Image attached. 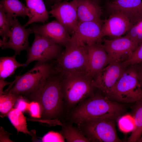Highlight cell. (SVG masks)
I'll use <instances>...</instances> for the list:
<instances>
[{
    "label": "cell",
    "mask_w": 142,
    "mask_h": 142,
    "mask_svg": "<svg viewBox=\"0 0 142 142\" xmlns=\"http://www.w3.org/2000/svg\"><path fill=\"white\" fill-rule=\"evenodd\" d=\"M48 1L51 2H53L54 3L59 2L62 1L63 0H48ZM98 2L100 0H94Z\"/></svg>",
    "instance_id": "d590c367"
},
{
    "label": "cell",
    "mask_w": 142,
    "mask_h": 142,
    "mask_svg": "<svg viewBox=\"0 0 142 142\" xmlns=\"http://www.w3.org/2000/svg\"><path fill=\"white\" fill-rule=\"evenodd\" d=\"M29 13L28 21L23 26L25 27L34 22L44 23L49 15L43 0H26Z\"/></svg>",
    "instance_id": "d6986e66"
},
{
    "label": "cell",
    "mask_w": 142,
    "mask_h": 142,
    "mask_svg": "<svg viewBox=\"0 0 142 142\" xmlns=\"http://www.w3.org/2000/svg\"><path fill=\"white\" fill-rule=\"evenodd\" d=\"M78 22H84L102 19V10L98 2L94 0H77Z\"/></svg>",
    "instance_id": "ac0fdd59"
},
{
    "label": "cell",
    "mask_w": 142,
    "mask_h": 142,
    "mask_svg": "<svg viewBox=\"0 0 142 142\" xmlns=\"http://www.w3.org/2000/svg\"><path fill=\"white\" fill-rule=\"evenodd\" d=\"M110 0H108V1H110Z\"/></svg>",
    "instance_id": "74e56055"
},
{
    "label": "cell",
    "mask_w": 142,
    "mask_h": 142,
    "mask_svg": "<svg viewBox=\"0 0 142 142\" xmlns=\"http://www.w3.org/2000/svg\"><path fill=\"white\" fill-rule=\"evenodd\" d=\"M86 46L88 57L87 73L93 78L96 74L109 64V58L101 42Z\"/></svg>",
    "instance_id": "9a60e30c"
},
{
    "label": "cell",
    "mask_w": 142,
    "mask_h": 142,
    "mask_svg": "<svg viewBox=\"0 0 142 142\" xmlns=\"http://www.w3.org/2000/svg\"><path fill=\"white\" fill-rule=\"evenodd\" d=\"M16 55L12 56L2 57L0 58V78L5 79L12 75L16 69L22 67H24V63L18 62L16 59Z\"/></svg>",
    "instance_id": "603a6c76"
},
{
    "label": "cell",
    "mask_w": 142,
    "mask_h": 142,
    "mask_svg": "<svg viewBox=\"0 0 142 142\" xmlns=\"http://www.w3.org/2000/svg\"><path fill=\"white\" fill-rule=\"evenodd\" d=\"M77 7V0L62 1L54 3L49 13L73 34L78 30Z\"/></svg>",
    "instance_id": "8fae6325"
},
{
    "label": "cell",
    "mask_w": 142,
    "mask_h": 142,
    "mask_svg": "<svg viewBox=\"0 0 142 142\" xmlns=\"http://www.w3.org/2000/svg\"><path fill=\"white\" fill-rule=\"evenodd\" d=\"M14 20V18L0 8V35L4 42L8 40Z\"/></svg>",
    "instance_id": "d4e9b609"
},
{
    "label": "cell",
    "mask_w": 142,
    "mask_h": 142,
    "mask_svg": "<svg viewBox=\"0 0 142 142\" xmlns=\"http://www.w3.org/2000/svg\"><path fill=\"white\" fill-rule=\"evenodd\" d=\"M136 65L138 78L142 90V62Z\"/></svg>",
    "instance_id": "836d02e7"
},
{
    "label": "cell",
    "mask_w": 142,
    "mask_h": 142,
    "mask_svg": "<svg viewBox=\"0 0 142 142\" xmlns=\"http://www.w3.org/2000/svg\"><path fill=\"white\" fill-rule=\"evenodd\" d=\"M19 96L11 93H4L0 95V111L1 116L3 117L7 115Z\"/></svg>",
    "instance_id": "484cf974"
},
{
    "label": "cell",
    "mask_w": 142,
    "mask_h": 142,
    "mask_svg": "<svg viewBox=\"0 0 142 142\" xmlns=\"http://www.w3.org/2000/svg\"><path fill=\"white\" fill-rule=\"evenodd\" d=\"M110 14L109 18L104 20L102 31V37L108 36L114 38L123 36L129 31L132 24L119 12H113Z\"/></svg>",
    "instance_id": "2e32d148"
},
{
    "label": "cell",
    "mask_w": 142,
    "mask_h": 142,
    "mask_svg": "<svg viewBox=\"0 0 142 142\" xmlns=\"http://www.w3.org/2000/svg\"><path fill=\"white\" fill-rule=\"evenodd\" d=\"M64 50L57 58L55 73L64 76L74 73H87L88 57L87 46L75 33L65 46Z\"/></svg>",
    "instance_id": "3957f363"
},
{
    "label": "cell",
    "mask_w": 142,
    "mask_h": 142,
    "mask_svg": "<svg viewBox=\"0 0 142 142\" xmlns=\"http://www.w3.org/2000/svg\"><path fill=\"white\" fill-rule=\"evenodd\" d=\"M142 62V43L133 53L131 56L126 60L122 63L126 67L134 65Z\"/></svg>",
    "instance_id": "f1b7e54d"
},
{
    "label": "cell",
    "mask_w": 142,
    "mask_h": 142,
    "mask_svg": "<svg viewBox=\"0 0 142 142\" xmlns=\"http://www.w3.org/2000/svg\"><path fill=\"white\" fill-rule=\"evenodd\" d=\"M123 105L103 94H95L78 103L68 113L72 123L78 125L91 120L107 118L118 119L124 112Z\"/></svg>",
    "instance_id": "6da1fadb"
},
{
    "label": "cell",
    "mask_w": 142,
    "mask_h": 142,
    "mask_svg": "<svg viewBox=\"0 0 142 142\" xmlns=\"http://www.w3.org/2000/svg\"><path fill=\"white\" fill-rule=\"evenodd\" d=\"M31 28L32 33H37L60 45L65 46L71 37L67 29L57 20L42 25H34Z\"/></svg>",
    "instance_id": "5bb4252c"
},
{
    "label": "cell",
    "mask_w": 142,
    "mask_h": 142,
    "mask_svg": "<svg viewBox=\"0 0 142 142\" xmlns=\"http://www.w3.org/2000/svg\"><path fill=\"white\" fill-rule=\"evenodd\" d=\"M106 10L110 13L119 12L126 17L133 25L142 18V0H111L105 4Z\"/></svg>",
    "instance_id": "4fadbf2b"
},
{
    "label": "cell",
    "mask_w": 142,
    "mask_h": 142,
    "mask_svg": "<svg viewBox=\"0 0 142 142\" xmlns=\"http://www.w3.org/2000/svg\"><path fill=\"white\" fill-rule=\"evenodd\" d=\"M59 133L67 142H90L80 129L70 123H63Z\"/></svg>",
    "instance_id": "cb8c5ba5"
},
{
    "label": "cell",
    "mask_w": 142,
    "mask_h": 142,
    "mask_svg": "<svg viewBox=\"0 0 142 142\" xmlns=\"http://www.w3.org/2000/svg\"><path fill=\"white\" fill-rule=\"evenodd\" d=\"M62 76L54 73L35 92L26 97L38 102L42 109L41 118L44 120L58 119L63 113L65 106L62 87Z\"/></svg>",
    "instance_id": "7a4b0ae2"
},
{
    "label": "cell",
    "mask_w": 142,
    "mask_h": 142,
    "mask_svg": "<svg viewBox=\"0 0 142 142\" xmlns=\"http://www.w3.org/2000/svg\"><path fill=\"white\" fill-rule=\"evenodd\" d=\"M55 67L47 62H37L31 69L23 75H16L4 93H11L26 97L41 88L47 79L55 73Z\"/></svg>",
    "instance_id": "277c9868"
},
{
    "label": "cell",
    "mask_w": 142,
    "mask_h": 142,
    "mask_svg": "<svg viewBox=\"0 0 142 142\" xmlns=\"http://www.w3.org/2000/svg\"><path fill=\"white\" fill-rule=\"evenodd\" d=\"M28 111L32 117L38 118H41V108L40 104L38 102L33 101L29 103Z\"/></svg>",
    "instance_id": "f546056e"
},
{
    "label": "cell",
    "mask_w": 142,
    "mask_h": 142,
    "mask_svg": "<svg viewBox=\"0 0 142 142\" xmlns=\"http://www.w3.org/2000/svg\"><path fill=\"white\" fill-rule=\"evenodd\" d=\"M135 103L132 109L134 126L128 139L129 142H137L142 135V98Z\"/></svg>",
    "instance_id": "44dd1931"
},
{
    "label": "cell",
    "mask_w": 142,
    "mask_h": 142,
    "mask_svg": "<svg viewBox=\"0 0 142 142\" xmlns=\"http://www.w3.org/2000/svg\"><path fill=\"white\" fill-rule=\"evenodd\" d=\"M32 33L31 28H26L16 18H14L9 40L4 42L1 39L0 46L2 49H11L14 51L15 54L19 55L22 51L25 50L27 51L29 49L28 37Z\"/></svg>",
    "instance_id": "7c38bea8"
},
{
    "label": "cell",
    "mask_w": 142,
    "mask_h": 142,
    "mask_svg": "<svg viewBox=\"0 0 142 142\" xmlns=\"http://www.w3.org/2000/svg\"><path fill=\"white\" fill-rule=\"evenodd\" d=\"M118 124L119 129L125 133L132 131L134 126L133 117L128 115H124L120 118L118 121Z\"/></svg>",
    "instance_id": "83f0119b"
},
{
    "label": "cell",
    "mask_w": 142,
    "mask_h": 142,
    "mask_svg": "<svg viewBox=\"0 0 142 142\" xmlns=\"http://www.w3.org/2000/svg\"><path fill=\"white\" fill-rule=\"evenodd\" d=\"M0 8L13 18L29 16L28 8L19 0H2L0 2Z\"/></svg>",
    "instance_id": "ffe728a7"
},
{
    "label": "cell",
    "mask_w": 142,
    "mask_h": 142,
    "mask_svg": "<svg viewBox=\"0 0 142 142\" xmlns=\"http://www.w3.org/2000/svg\"><path fill=\"white\" fill-rule=\"evenodd\" d=\"M138 142H142V135L140 139L138 141Z\"/></svg>",
    "instance_id": "8d00e7d4"
},
{
    "label": "cell",
    "mask_w": 142,
    "mask_h": 142,
    "mask_svg": "<svg viewBox=\"0 0 142 142\" xmlns=\"http://www.w3.org/2000/svg\"><path fill=\"white\" fill-rule=\"evenodd\" d=\"M34 34L33 42L27 51L24 67L34 61L47 62L57 59L62 52L61 45L37 33Z\"/></svg>",
    "instance_id": "ba28073f"
},
{
    "label": "cell",
    "mask_w": 142,
    "mask_h": 142,
    "mask_svg": "<svg viewBox=\"0 0 142 142\" xmlns=\"http://www.w3.org/2000/svg\"><path fill=\"white\" fill-rule=\"evenodd\" d=\"M9 133L5 131L3 128L0 127V142H12L9 139Z\"/></svg>",
    "instance_id": "d6a6232c"
},
{
    "label": "cell",
    "mask_w": 142,
    "mask_h": 142,
    "mask_svg": "<svg viewBox=\"0 0 142 142\" xmlns=\"http://www.w3.org/2000/svg\"><path fill=\"white\" fill-rule=\"evenodd\" d=\"M12 82H8L2 79H0V95L3 94V89L6 85L10 84Z\"/></svg>",
    "instance_id": "e575fe53"
},
{
    "label": "cell",
    "mask_w": 142,
    "mask_h": 142,
    "mask_svg": "<svg viewBox=\"0 0 142 142\" xmlns=\"http://www.w3.org/2000/svg\"><path fill=\"white\" fill-rule=\"evenodd\" d=\"M9 120L16 129L18 133L22 132L26 134H28L34 137L35 131H29L27 128L26 118L23 112L19 110L13 108L7 115Z\"/></svg>",
    "instance_id": "7402d4cb"
},
{
    "label": "cell",
    "mask_w": 142,
    "mask_h": 142,
    "mask_svg": "<svg viewBox=\"0 0 142 142\" xmlns=\"http://www.w3.org/2000/svg\"><path fill=\"white\" fill-rule=\"evenodd\" d=\"M139 47L142 43V18L133 25L126 34Z\"/></svg>",
    "instance_id": "4316f807"
},
{
    "label": "cell",
    "mask_w": 142,
    "mask_h": 142,
    "mask_svg": "<svg viewBox=\"0 0 142 142\" xmlns=\"http://www.w3.org/2000/svg\"><path fill=\"white\" fill-rule=\"evenodd\" d=\"M117 119L107 118L87 121L77 125L92 142H120L116 128Z\"/></svg>",
    "instance_id": "52a82bcc"
},
{
    "label": "cell",
    "mask_w": 142,
    "mask_h": 142,
    "mask_svg": "<svg viewBox=\"0 0 142 142\" xmlns=\"http://www.w3.org/2000/svg\"><path fill=\"white\" fill-rule=\"evenodd\" d=\"M23 97L20 95L15 104V108L23 112L28 110L29 105V103Z\"/></svg>",
    "instance_id": "1f68e13d"
},
{
    "label": "cell",
    "mask_w": 142,
    "mask_h": 142,
    "mask_svg": "<svg viewBox=\"0 0 142 142\" xmlns=\"http://www.w3.org/2000/svg\"><path fill=\"white\" fill-rule=\"evenodd\" d=\"M92 79L85 72L62 76V90L68 113L94 93L95 88L92 85Z\"/></svg>",
    "instance_id": "5b68a950"
},
{
    "label": "cell",
    "mask_w": 142,
    "mask_h": 142,
    "mask_svg": "<svg viewBox=\"0 0 142 142\" xmlns=\"http://www.w3.org/2000/svg\"><path fill=\"white\" fill-rule=\"evenodd\" d=\"M125 67L121 62H115L109 63L93 77V86L110 99Z\"/></svg>",
    "instance_id": "9c48e42d"
},
{
    "label": "cell",
    "mask_w": 142,
    "mask_h": 142,
    "mask_svg": "<svg viewBox=\"0 0 142 142\" xmlns=\"http://www.w3.org/2000/svg\"><path fill=\"white\" fill-rule=\"evenodd\" d=\"M104 20L79 22L76 33L77 37L85 45L101 43L103 37L102 31Z\"/></svg>",
    "instance_id": "e0dca14e"
},
{
    "label": "cell",
    "mask_w": 142,
    "mask_h": 142,
    "mask_svg": "<svg viewBox=\"0 0 142 142\" xmlns=\"http://www.w3.org/2000/svg\"><path fill=\"white\" fill-rule=\"evenodd\" d=\"M142 98L136 65L125 67L110 98L118 102L135 103Z\"/></svg>",
    "instance_id": "8992f818"
},
{
    "label": "cell",
    "mask_w": 142,
    "mask_h": 142,
    "mask_svg": "<svg viewBox=\"0 0 142 142\" xmlns=\"http://www.w3.org/2000/svg\"><path fill=\"white\" fill-rule=\"evenodd\" d=\"M102 44L108 55L109 63L115 62H124L138 47L126 35L111 39H104Z\"/></svg>",
    "instance_id": "30bf717a"
},
{
    "label": "cell",
    "mask_w": 142,
    "mask_h": 142,
    "mask_svg": "<svg viewBox=\"0 0 142 142\" xmlns=\"http://www.w3.org/2000/svg\"><path fill=\"white\" fill-rule=\"evenodd\" d=\"M42 142H64V139L59 133L50 131L42 138Z\"/></svg>",
    "instance_id": "4dcf8cb0"
}]
</instances>
